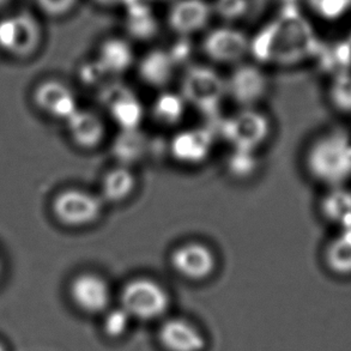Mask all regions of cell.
<instances>
[{"label":"cell","mask_w":351,"mask_h":351,"mask_svg":"<svg viewBox=\"0 0 351 351\" xmlns=\"http://www.w3.org/2000/svg\"><path fill=\"white\" fill-rule=\"evenodd\" d=\"M120 307L139 320L161 318L171 306V296L166 288L150 277H136L123 285L120 293Z\"/></svg>","instance_id":"7a4b0ae2"},{"label":"cell","mask_w":351,"mask_h":351,"mask_svg":"<svg viewBox=\"0 0 351 351\" xmlns=\"http://www.w3.org/2000/svg\"><path fill=\"white\" fill-rule=\"evenodd\" d=\"M169 264L176 275L192 282L210 278L217 269L219 259L213 247L198 240L182 242L174 247Z\"/></svg>","instance_id":"8992f818"},{"label":"cell","mask_w":351,"mask_h":351,"mask_svg":"<svg viewBox=\"0 0 351 351\" xmlns=\"http://www.w3.org/2000/svg\"><path fill=\"white\" fill-rule=\"evenodd\" d=\"M0 351H5V348L3 347V346H1V344H0Z\"/></svg>","instance_id":"d6a6232c"},{"label":"cell","mask_w":351,"mask_h":351,"mask_svg":"<svg viewBox=\"0 0 351 351\" xmlns=\"http://www.w3.org/2000/svg\"><path fill=\"white\" fill-rule=\"evenodd\" d=\"M34 102L45 114L64 123L80 110L76 94L70 86L57 80L40 83L34 90Z\"/></svg>","instance_id":"8fae6325"},{"label":"cell","mask_w":351,"mask_h":351,"mask_svg":"<svg viewBox=\"0 0 351 351\" xmlns=\"http://www.w3.org/2000/svg\"><path fill=\"white\" fill-rule=\"evenodd\" d=\"M328 270L341 277L351 276V228L339 229L324 250Z\"/></svg>","instance_id":"44dd1931"},{"label":"cell","mask_w":351,"mask_h":351,"mask_svg":"<svg viewBox=\"0 0 351 351\" xmlns=\"http://www.w3.org/2000/svg\"><path fill=\"white\" fill-rule=\"evenodd\" d=\"M223 134L233 149L256 152L270 137V120L256 108H240L224 121Z\"/></svg>","instance_id":"52a82bcc"},{"label":"cell","mask_w":351,"mask_h":351,"mask_svg":"<svg viewBox=\"0 0 351 351\" xmlns=\"http://www.w3.org/2000/svg\"><path fill=\"white\" fill-rule=\"evenodd\" d=\"M213 10L223 19H237L246 11V0H217Z\"/></svg>","instance_id":"f546056e"},{"label":"cell","mask_w":351,"mask_h":351,"mask_svg":"<svg viewBox=\"0 0 351 351\" xmlns=\"http://www.w3.org/2000/svg\"><path fill=\"white\" fill-rule=\"evenodd\" d=\"M158 341L167 351H203L205 338L193 324L173 318L162 324Z\"/></svg>","instance_id":"e0dca14e"},{"label":"cell","mask_w":351,"mask_h":351,"mask_svg":"<svg viewBox=\"0 0 351 351\" xmlns=\"http://www.w3.org/2000/svg\"><path fill=\"white\" fill-rule=\"evenodd\" d=\"M65 123L72 142L83 150L101 147L107 137L105 118L94 110L80 108Z\"/></svg>","instance_id":"5bb4252c"},{"label":"cell","mask_w":351,"mask_h":351,"mask_svg":"<svg viewBox=\"0 0 351 351\" xmlns=\"http://www.w3.org/2000/svg\"><path fill=\"white\" fill-rule=\"evenodd\" d=\"M105 206L97 193L72 187L58 192L53 198L52 214L64 227L82 229L100 221Z\"/></svg>","instance_id":"3957f363"},{"label":"cell","mask_w":351,"mask_h":351,"mask_svg":"<svg viewBox=\"0 0 351 351\" xmlns=\"http://www.w3.org/2000/svg\"><path fill=\"white\" fill-rule=\"evenodd\" d=\"M105 104L112 120L120 130L139 128L144 117L142 104L132 91L123 86H114L106 91Z\"/></svg>","instance_id":"2e32d148"},{"label":"cell","mask_w":351,"mask_h":351,"mask_svg":"<svg viewBox=\"0 0 351 351\" xmlns=\"http://www.w3.org/2000/svg\"><path fill=\"white\" fill-rule=\"evenodd\" d=\"M214 10L206 0H176L168 11L169 28L181 36L199 33L209 24Z\"/></svg>","instance_id":"7c38bea8"},{"label":"cell","mask_w":351,"mask_h":351,"mask_svg":"<svg viewBox=\"0 0 351 351\" xmlns=\"http://www.w3.org/2000/svg\"><path fill=\"white\" fill-rule=\"evenodd\" d=\"M227 97L240 108H256L270 91V80L261 67L241 62L226 78Z\"/></svg>","instance_id":"ba28073f"},{"label":"cell","mask_w":351,"mask_h":351,"mask_svg":"<svg viewBox=\"0 0 351 351\" xmlns=\"http://www.w3.org/2000/svg\"><path fill=\"white\" fill-rule=\"evenodd\" d=\"M311 8L319 17L328 21L342 19L350 10L351 0H308Z\"/></svg>","instance_id":"4316f807"},{"label":"cell","mask_w":351,"mask_h":351,"mask_svg":"<svg viewBox=\"0 0 351 351\" xmlns=\"http://www.w3.org/2000/svg\"><path fill=\"white\" fill-rule=\"evenodd\" d=\"M113 154L118 165L131 167L145 156L147 139L139 128L121 130L113 142Z\"/></svg>","instance_id":"7402d4cb"},{"label":"cell","mask_w":351,"mask_h":351,"mask_svg":"<svg viewBox=\"0 0 351 351\" xmlns=\"http://www.w3.org/2000/svg\"><path fill=\"white\" fill-rule=\"evenodd\" d=\"M130 11L126 17V29L128 34L139 41L150 40L158 32L157 19L152 10L142 4H130Z\"/></svg>","instance_id":"cb8c5ba5"},{"label":"cell","mask_w":351,"mask_h":351,"mask_svg":"<svg viewBox=\"0 0 351 351\" xmlns=\"http://www.w3.org/2000/svg\"><path fill=\"white\" fill-rule=\"evenodd\" d=\"M95 62L105 76H120L134 65L136 57L128 40L110 38L101 43Z\"/></svg>","instance_id":"d6986e66"},{"label":"cell","mask_w":351,"mask_h":351,"mask_svg":"<svg viewBox=\"0 0 351 351\" xmlns=\"http://www.w3.org/2000/svg\"><path fill=\"white\" fill-rule=\"evenodd\" d=\"M203 52L211 62L237 66L251 52V38L240 29L219 27L206 34Z\"/></svg>","instance_id":"9c48e42d"},{"label":"cell","mask_w":351,"mask_h":351,"mask_svg":"<svg viewBox=\"0 0 351 351\" xmlns=\"http://www.w3.org/2000/svg\"><path fill=\"white\" fill-rule=\"evenodd\" d=\"M259 161L256 152L233 149L227 160V169L230 176L237 180H247L256 174Z\"/></svg>","instance_id":"484cf974"},{"label":"cell","mask_w":351,"mask_h":351,"mask_svg":"<svg viewBox=\"0 0 351 351\" xmlns=\"http://www.w3.org/2000/svg\"><path fill=\"white\" fill-rule=\"evenodd\" d=\"M320 214L338 229L351 228V190L347 186L328 189L319 204Z\"/></svg>","instance_id":"ffe728a7"},{"label":"cell","mask_w":351,"mask_h":351,"mask_svg":"<svg viewBox=\"0 0 351 351\" xmlns=\"http://www.w3.org/2000/svg\"><path fill=\"white\" fill-rule=\"evenodd\" d=\"M137 187V176L132 168L117 165L102 176L99 195L105 204H123L132 198Z\"/></svg>","instance_id":"ac0fdd59"},{"label":"cell","mask_w":351,"mask_h":351,"mask_svg":"<svg viewBox=\"0 0 351 351\" xmlns=\"http://www.w3.org/2000/svg\"><path fill=\"white\" fill-rule=\"evenodd\" d=\"M187 107L189 105L180 93L162 91L154 101L152 118L163 126H174L182 120Z\"/></svg>","instance_id":"603a6c76"},{"label":"cell","mask_w":351,"mask_h":351,"mask_svg":"<svg viewBox=\"0 0 351 351\" xmlns=\"http://www.w3.org/2000/svg\"><path fill=\"white\" fill-rule=\"evenodd\" d=\"M96 4L106 8H115V6H121V5H128L132 3V0H94Z\"/></svg>","instance_id":"4dcf8cb0"},{"label":"cell","mask_w":351,"mask_h":351,"mask_svg":"<svg viewBox=\"0 0 351 351\" xmlns=\"http://www.w3.org/2000/svg\"><path fill=\"white\" fill-rule=\"evenodd\" d=\"M78 0H36L40 10L49 17H64L75 9Z\"/></svg>","instance_id":"f1b7e54d"},{"label":"cell","mask_w":351,"mask_h":351,"mask_svg":"<svg viewBox=\"0 0 351 351\" xmlns=\"http://www.w3.org/2000/svg\"><path fill=\"white\" fill-rule=\"evenodd\" d=\"M309 176L326 189L347 186L351 180V134L344 130L323 133L304 154Z\"/></svg>","instance_id":"6da1fadb"},{"label":"cell","mask_w":351,"mask_h":351,"mask_svg":"<svg viewBox=\"0 0 351 351\" xmlns=\"http://www.w3.org/2000/svg\"><path fill=\"white\" fill-rule=\"evenodd\" d=\"M137 67L138 75L144 84L163 90L174 80L178 62L169 51L158 48L145 53Z\"/></svg>","instance_id":"9a60e30c"},{"label":"cell","mask_w":351,"mask_h":351,"mask_svg":"<svg viewBox=\"0 0 351 351\" xmlns=\"http://www.w3.org/2000/svg\"><path fill=\"white\" fill-rule=\"evenodd\" d=\"M70 296L82 312L99 314L108 308L112 293L108 282L102 276L82 272L70 283Z\"/></svg>","instance_id":"30bf717a"},{"label":"cell","mask_w":351,"mask_h":351,"mask_svg":"<svg viewBox=\"0 0 351 351\" xmlns=\"http://www.w3.org/2000/svg\"><path fill=\"white\" fill-rule=\"evenodd\" d=\"M131 319L132 318L121 307L108 311L104 320L106 335L112 338L121 337L128 331Z\"/></svg>","instance_id":"83f0119b"},{"label":"cell","mask_w":351,"mask_h":351,"mask_svg":"<svg viewBox=\"0 0 351 351\" xmlns=\"http://www.w3.org/2000/svg\"><path fill=\"white\" fill-rule=\"evenodd\" d=\"M10 0H0V8H3L5 5L9 3Z\"/></svg>","instance_id":"1f68e13d"},{"label":"cell","mask_w":351,"mask_h":351,"mask_svg":"<svg viewBox=\"0 0 351 351\" xmlns=\"http://www.w3.org/2000/svg\"><path fill=\"white\" fill-rule=\"evenodd\" d=\"M328 94L335 110L351 115V71L337 72L331 78Z\"/></svg>","instance_id":"d4e9b609"},{"label":"cell","mask_w":351,"mask_h":351,"mask_svg":"<svg viewBox=\"0 0 351 351\" xmlns=\"http://www.w3.org/2000/svg\"><path fill=\"white\" fill-rule=\"evenodd\" d=\"M180 94L189 106L203 112L215 110L227 97L226 78L213 67H189L181 82Z\"/></svg>","instance_id":"277c9868"},{"label":"cell","mask_w":351,"mask_h":351,"mask_svg":"<svg viewBox=\"0 0 351 351\" xmlns=\"http://www.w3.org/2000/svg\"><path fill=\"white\" fill-rule=\"evenodd\" d=\"M213 134L205 128H187L171 139V157L185 166H198L210 156Z\"/></svg>","instance_id":"4fadbf2b"},{"label":"cell","mask_w":351,"mask_h":351,"mask_svg":"<svg viewBox=\"0 0 351 351\" xmlns=\"http://www.w3.org/2000/svg\"><path fill=\"white\" fill-rule=\"evenodd\" d=\"M43 29L38 19L27 11L0 19V48L17 58H27L38 51Z\"/></svg>","instance_id":"5b68a950"},{"label":"cell","mask_w":351,"mask_h":351,"mask_svg":"<svg viewBox=\"0 0 351 351\" xmlns=\"http://www.w3.org/2000/svg\"><path fill=\"white\" fill-rule=\"evenodd\" d=\"M0 274H1V263H0Z\"/></svg>","instance_id":"836d02e7"}]
</instances>
